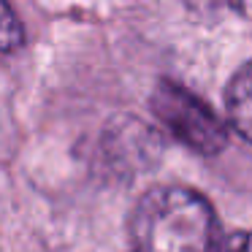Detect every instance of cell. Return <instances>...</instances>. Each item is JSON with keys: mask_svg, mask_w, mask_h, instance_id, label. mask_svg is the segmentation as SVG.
<instances>
[{"mask_svg": "<svg viewBox=\"0 0 252 252\" xmlns=\"http://www.w3.org/2000/svg\"><path fill=\"white\" fill-rule=\"evenodd\" d=\"M133 247L147 252H195L222 247L214 209L201 192L187 187H152L127 220Z\"/></svg>", "mask_w": 252, "mask_h": 252, "instance_id": "1", "label": "cell"}, {"mask_svg": "<svg viewBox=\"0 0 252 252\" xmlns=\"http://www.w3.org/2000/svg\"><path fill=\"white\" fill-rule=\"evenodd\" d=\"M149 106H152V114L168 127L171 136L192 152L209 158L222 152L228 144V130L220 122V117L201 98L168 79L158 82Z\"/></svg>", "mask_w": 252, "mask_h": 252, "instance_id": "2", "label": "cell"}, {"mask_svg": "<svg viewBox=\"0 0 252 252\" xmlns=\"http://www.w3.org/2000/svg\"><path fill=\"white\" fill-rule=\"evenodd\" d=\"M225 109L230 125L239 130L241 138L252 144V60L236 71L225 90Z\"/></svg>", "mask_w": 252, "mask_h": 252, "instance_id": "3", "label": "cell"}, {"mask_svg": "<svg viewBox=\"0 0 252 252\" xmlns=\"http://www.w3.org/2000/svg\"><path fill=\"white\" fill-rule=\"evenodd\" d=\"M192 14L201 17H220L225 11H241L244 0H182Z\"/></svg>", "mask_w": 252, "mask_h": 252, "instance_id": "4", "label": "cell"}, {"mask_svg": "<svg viewBox=\"0 0 252 252\" xmlns=\"http://www.w3.org/2000/svg\"><path fill=\"white\" fill-rule=\"evenodd\" d=\"M22 44V28L17 25V14H14L11 3L6 0V14H3V52H14V46Z\"/></svg>", "mask_w": 252, "mask_h": 252, "instance_id": "5", "label": "cell"}, {"mask_svg": "<svg viewBox=\"0 0 252 252\" xmlns=\"http://www.w3.org/2000/svg\"><path fill=\"white\" fill-rule=\"evenodd\" d=\"M222 247H236V250H252V233H247V236H236V239L225 241Z\"/></svg>", "mask_w": 252, "mask_h": 252, "instance_id": "6", "label": "cell"}]
</instances>
